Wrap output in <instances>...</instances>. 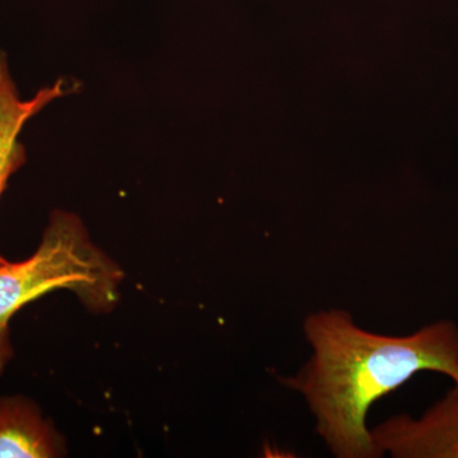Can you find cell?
<instances>
[{"label": "cell", "mask_w": 458, "mask_h": 458, "mask_svg": "<svg viewBox=\"0 0 458 458\" xmlns=\"http://www.w3.org/2000/svg\"><path fill=\"white\" fill-rule=\"evenodd\" d=\"M59 454V442L31 403L0 401V458H47Z\"/></svg>", "instance_id": "5b68a950"}, {"label": "cell", "mask_w": 458, "mask_h": 458, "mask_svg": "<svg viewBox=\"0 0 458 458\" xmlns=\"http://www.w3.org/2000/svg\"><path fill=\"white\" fill-rule=\"evenodd\" d=\"M66 92V83L59 80L53 86L38 90L32 98L23 99L9 71L7 55L0 53V197L12 174L26 162V149L20 141L21 131L27 122ZM5 261L0 255V264Z\"/></svg>", "instance_id": "277c9868"}, {"label": "cell", "mask_w": 458, "mask_h": 458, "mask_svg": "<svg viewBox=\"0 0 458 458\" xmlns=\"http://www.w3.org/2000/svg\"><path fill=\"white\" fill-rule=\"evenodd\" d=\"M303 331L311 357L283 385L306 401L316 432L337 458L382 457L367 426L369 410L411 377L436 372L458 382V327L450 319L382 335L333 309L307 316Z\"/></svg>", "instance_id": "6da1fadb"}, {"label": "cell", "mask_w": 458, "mask_h": 458, "mask_svg": "<svg viewBox=\"0 0 458 458\" xmlns=\"http://www.w3.org/2000/svg\"><path fill=\"white\" fill-rule=\"evenodd\" d=\"M370 433L382 456L458 458V382L420 417L394 415Z\"/></svg>", "instance_id": "3957f363"}, {"label": "cell", "mask_w": 458, "mask_h": 458, "mask_svg": "<svg viewBox=\"0 0 458 458\" xmlns=\"http://www.w3.org/2000/svg\"><path fill=\"white\" fill-rule=\"evenodd\" d=\"M122 270L93 245L80 218L56 210L31 258L0 264V373L12 358L9 321L25 304L57 289L74 292L89 309L117 300Z\"/></svg>", "instance_id": "7a4b0ae2"}]
</instances>
